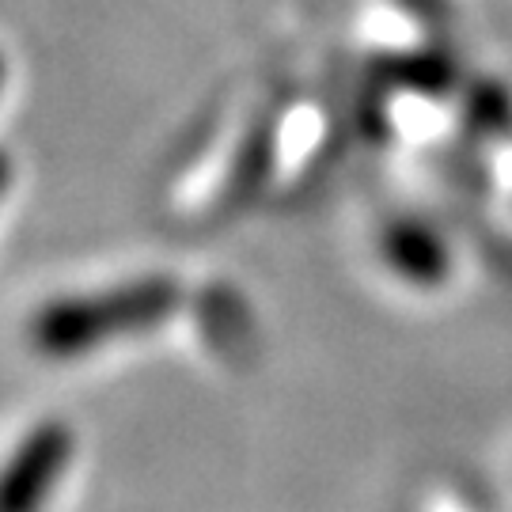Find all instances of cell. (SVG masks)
I'll use <instances>...</instances> for the list:
<instances>
[{"label":"cell","instance_id":"1","mask_svg":"<svg viewBox=\"0 0 512 512\" xmlns=\"http://www.w3.org/2000/svg\"><path fill=\"white\" fill-rule=\"evenodd\" d=\"M179 300L183 293L171 277H145V281L114 285L103 293L57 296L31 315L27 342L35 353L54 357V361L84 357L122 334L160 327L179 311Z\"/></svg>","mask_w":512,"mask_h":512},{"label":"cell","instance_id":"5","mask_svg":"<svg viewBox=\"0 0 512 512\" xmlns=\"http://www.w3.org/2000/svg\"><path fill=\"white\" fill-rule=\"evenodd\" d=\"M4 80H8V65H4V54H0V88H4Z\"/></svg>","mask_w":512,"mask_h":512},{"label":"cell","instance_id":"3","mask_svg":"<svg viewBox=\"0 0 512 512\" xmlns=\"http://www.w3.org/2000/svg\"><path fill=\"white\" fill-rule=\"evenodd\" d=\"M384 255L387 262L414 285H440L444 270H448V251L429 228L421 224H391L384 236Z\"/></svg>","mask_w":512,"mask_h":512},{"label":"cell","instance_id":"2","mask_svg":"<svg viewBox=\"0 0 512 512\" xmlns=\"http://www.w3.org/2000/svg\"><path fill=\"white\" fill-rule=\"evenodd\" d=\"M76 437L65 421H38L0 463V512H42L65 478Z\"/></svg>","mask_w":512,"mask_h":512},{"label":"cell","instance_id":"4","mask_svg":"<svg viewBox=\"0 0 512 512\" xmlns=\"http://www.w3.org/2000/svg\"><path fill=\"white\" fill-rule=\"evenodd\" d=\"M12 175H16V167H12V156L0 148V198H4V190L12 183Z\"/></svg>","mask_w":512,"mask_h":512}]
</instances>
